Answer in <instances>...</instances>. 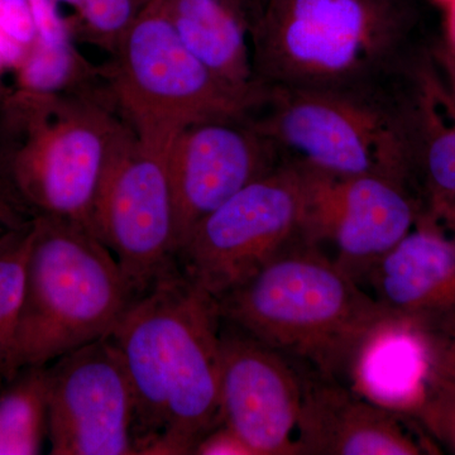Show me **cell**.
<instances>
[{"label":"cell","mask_w":455,"mask_h":455,"mask_svg":"<svg viewBox=\"0 0 455 455\" xmlns=\"http://www.w3.org/2000/svg\"><path fill=\"white\" fill-rule=\"evenodd\" d=\"M169 152L132 131L107 171L92 232L116 257L133 299L176 266V218Z\"/></svg>","instance_id":"cell-9"},{"label":"cell","mask_w":455,"mask_h":455,"mask_svg":"<svg viewBox=\"0 0 455 455\" xmlns=\"http://www.w3.org/2000/svg\"><path fill=\"white\" fill-rule=\"evenodd\" d=\"M430 373L455 382V331L439 346L431 347Z\"/></svg>","instance_id":"cell-28"},{"label":"cell","mask_w":455,"mask_h":455,"mask_svg":"<svg viewBox=\"0 0 455 455\" xmlns=\"http://www.w3.org/2000/svg\"><path fill=\"white\" fill-rule=\"evenodd\" d=\"M3 68L2 60H0V68Z\"/></svg>","instance_id":"cell-32"},{"label":"cell","mask_w":455,"mask_h":455,"mask_svg":"<svg viewBox=\"0 0 455 455\" xmlns=\"http://www.w3.org/2000/svg\"><path fill=\"white\" fill-rule=\"evenodd\" d=\"M416 85L397 97L411 160L412 181L420 182L430 208L455 202V109L447 90L425 68Z\"/></svg>","instance_id":"cell-18"},{"label":"cell","mask_w":455,"mask_h":455,"mask_svg":"<svg viewBox=\"0 0 455 455\" xmlns=\"http://www.w3.org/2000/svg\"><path fill=\"white\" fill-rule=\"evenodd\" d=\"M33 227L35 220L20 229L0 235V385L16 376L14 346Z\"/></svg>","instance_id":"cell-20"},{"label":"cell","mask_w":455,"mask_h":455,"mask_svg":"<svg viewBox=\"0 0 455 455\" xmlns=\"http://www.w3.org/2000/svg\"><path fill=\"white\" fill-rule=\"evenodd\" d=\"M176 256L197 224L283 163L251 116L206 119L184 128L169 148Z\"/></svg>","instance_id":"cell-12"},{"label":"cell","mask_w":455,"mask_h":455,"mask_svg":"<svg viewBox=\"0 0 455 455\" xmlns=\"http://www.w3.org/2000/svg\"><path fill=\"white\" fill-rule=\"evenodd\" d=\"M302 385L289 359L235 326L221 324V420L251 454L300 455L293 433Z\"/></svg>","instance_id":"cell-13"},{"label":"cell","mask_w":455,"mask_h":455,"mask_svg":"<svg viewBox=\"0 0 455 455\" xmlns=\"http://www.w3.org/2000/svg\"><path fill=\"white\" fill-rule=\"evenodd\" d=\"M434 60L447 83V92L455 109V47L449 42H443L433 51Z\"/></svg>","instance_id":"cell-29"},{"label":"cell","mask_w":455,"mask_h":455,"mask_svg":"<svg viewBox=\"0 0 455 455\" xmlns=\"http://www.w3.org/2000/svg\"><path fill=\"white\" fill-rule=\"evenodd\" d=\"M110 95L137 139L169 152L184 128L251 116L259 104L220 82L180 40L164 0H154L114 50Z\"/></svg>","instance_id":"cell-7"},{"label":"cell","mask_w":455,"mask_h":455,"mask_svg":"<svg viewBox=\"0 0 455 455\" xmlns=\"http://www.w3.org/2000/svg\"><path fill=\"white\" fill-rule=\"evenodd\" d=\"M305 212L304 170L283 160L200 221L176 265L217 300L300 239Z\"/></svg>","instance_id":"cell-8"},{"label":"cell","mask_w":455,"mask_h":455,"mask_svg":"<svg viewBox=\"0 0 455 455\" xmlns=\"http://www.w3.org/2000/svg\"><path fill=\"white\" fill-rule=\"evenodd\" d=\"M298 433L300 455H418L423 448L397 412L377 405L339 381L304 379Z\"/></svg>","instance_id":"cell-14"},{"label":"cell","mask_w":455,"mask_h":455,"mask_svg":"<svg viewBox=\"0 0 455 455\" xmlns=\"http://www.w3.org/2000/svg\"><path fill=\"white\" fill-rule=\"evenodd\" d=\"M429 212L435 215L436 220L443 221L455 241V202L439 204L430 208Z\"/></svg>","instance_id":"cell-30"},{"label":"cell","mask_w":455,"mask_h":455,"mask_svg":"<svg viewBox=\"0 0 455 455\" xmlns=\"http://www.w3.org/2000/svg\"><path fill=\"white\" fill-rule=\"evenodd\" d=\"M416 416L440 444L455 454V382L430 373Z\"/></svg>","instance_id":"cell-23"},{"label":"cell","mask_w":455,"mask_h":455,"mask_svg":"<svg viewBox=\"0 0 455 455\" xmlns=\"http://www.w3.org/2000/svg\"><path fill=\"white\" fill-rule=\"evenodd\" d=\"M449 44L451 46L455 47V0H454V8H453V16H451V38H449Z\"/></svg>","instance_id":"cell-31"},{"label":"cell","mask_w":455,"mask_h":455,"mask_svg":"<svg viewBox=\"0 0 455 455\" xmlns=\"http://www.w3.org/2000/svg\"><path fill=\"white\" fill-rule=\"evenodd\" d=\"M133 300L116 257L92 230L36 217L14 346L16 374L108 337Z\"/></svg>","instance_id":"cell-4"},{"label":"cell","mask_w":455,"mask_h":455,"mask_svg":"<svg viewBox=\"0 0 455 455\" xmlns=\"http://www.w3.org/2000/svg\"><path fill=\"white\" fill-rule=\"evenodd\" d=\"M188 50L220 82L259 104L266 88L254 71L250 0H164Z\"/></svg>","instance_id":"cell-16"},{"label":"cell","mask_w":455,"mask_h":455,"mask_svg":"<svg viewBox=\"0 0 455 455\" xmlns=\"http://www.w3.org/2000/svg\"><path fill=\"white\" fill-rule=\"evenodd\" d=\"M217 304L221 322L335 381L350 373L368 335L391 317L302 236Z\"/></svg>","instance_id":"cell-3"},{"label":"cell","mask_w":455,"mask_h":455,"mask_svg":"<svg viewBox=\"0 0 455 455\" xmlns=\"http://www.w3.org/2000/svg\"><path fill=\"white\" fill-rule=\"evenodd\" d=\"M37 40L28 0H0V60L18 68Z\"/></svg>","instance_id":"cell-24"},{"label":"cell","mask_w":455,"mask_h":455,"mask_svg":"<svg viewBox=\"0 0 455 455\" xmlns=\"http://www.w3.org/2000/svg\"><path fill=\"white\" fill-rule=\"evenodd\" d=\"M35 220L14 181L8 149L0 151V235L27 227Z\"/></svg>","instance_id":"cell-25"},{"label":"cell","mask_w":455,"mask_h":455,"mask_svg":"<svg viewBox=\"0 0 455 455\" xmlns=\"http://www.w3.org/2000/svg\"><path fill=\"white\" fill-rule=\"evenodd\" d=\"M37 40L57 42L71 38L70 26L61 17L53 0H28Z\"/></svg>","instance_id":"cell-26"},{"label":"cell","mask_w":455,"mask_h":455,"mask_svg":"<svg viewBox=\"0 0 455 455\" xmlns=\"http://www.w3.org/2000/svg\"><path fill=\"white\" fill-rule=\"evenodd\" d=\"M73 12L75 29L92 44L114 52L134 20L154 0H53Z\"/></svg>","instance_id":"cell-22"},{"label":"cell","mask_w":455,"mask_h":455,"mask_svg":"<svg viewBox=\"0 0 455 455\" xmlns=\"http://www.w3.org/2000/svg\"><path fill=\"white\" fill-rule=\"evenodd\" d=\"M376 300L388 315L427 331L455 313V241L430 212L370 271Z\"/></svg>","instance_id":"cell-15"},{"label":"cell","mask_w":455,"mask_h":455,"mask_svg":"<svg viewBox=\"0 0 455 455\" xmlns=\"http://www.w3.org/2000/svg\"><path fill=\"white\" fill-rule=\"evenodd\" d=\"M301 167L307 187L302 238L333 244L335 262L355 280L370 274L423 214L409 182L379 173L334 176Z\"/></svg>","instance_id":"cell-11"},{"label":"cell","mask_w":455,"mask_h":455,"mask_svg":"<svg viewBox=\"0 0 455 455\" xmlns=\"http://www.w3.org/2000/svg\"><path fill=\"white\" fill-rule=\"evenodd\" d=\"M217 300L178 266L134 299L108 337L130 377L139 454H194L223 424Z\"/></svg>","instance_id":"cell-1"},{"label":"cell","mask_w":455,"mask_h":455,"mask_svg":"<svg viewBox=\"0 0 455 455\" xmlns=\"http://www.w3.org/2000/svg\"><path fill=\"white\" fill-rule=\"evenodd\" d=\"M430 370L427 331L390 317L368 335L349 374L362 396L392 411L411 414L424 396Z\"/></svg>","instance_id":"cell-17"},{"label":"cell","mask_w":455,"mask_h":455,"mask_svg":"<svg viewBox=\"0 0 455 455\" xmlns=\"http://www.w3.org/2000/svg\"><path fill=\"white\" fill-rule=\"evenodd\" d=\"M203 455L217 454H251L250 449L245 447L235 434L232 433L226 425L221 424L220 427L212 430L209 435L202 440L197 445L196 453Z\"/></svg>","instance_id":"cell-27"},{"label":"cell","mask_w":455,"mask_h":455,"mask_svg":"<svg viewBox=\"0 0 455 455\" xmlns=\"http://www.w3.org/2000/svg\"><path fill=\"white\" fill-rule=\"evenodd\" d=\"M49 438L53 455L139 454L133 390L109 337L50 368Z\"/></svg>","instance_id":"cell-10"},{"label":"cell","mask_w":455,"mask_h":455,"mask_svg":"<svg viewBox=\"0 0 455 455\" xmlns=\"http://www.w3.org/2000/svg\"><path fill=\"white\" fill-rule=\"evenodd\" d=\"M256 112L251 119L283 160L329 175L379 173L414 185L405 127L391 92L266 88Z\"/></svg>","instance_id":"cell-6"},{"label":"cell","mask_w":455,"mask_h":455,"mask_svg":"<svg viewBox=\"0 0 455 455\" xmlns=\"http://www.w3.org/2000/svg\"><path fill=\"white\" fill-rule=\"evenodd\" d=\"M17 70L20 92L36 95L77 92L75 89L92 75V68L75 49L71 38L36 40Z\"/></svg>","instance_id":"cell-21"},{"label":"cell","mask_w":455,"mask_h":455,"mask_svg":"<svg viewBox=\"0 0 455 455\" xmlns=\"http://www.w3.org/2000/svg\"><path fill=\"white\" fill-rule=\"evenodd\" d=\"M50 368L20 370L0 395V455L41 451L49 435Z\"/></svg>","instance_id":"cell-19"},{"label":"cell","mask_w":455,"mask_h":455,"mask_svg":"<svg viewBox=\"0 0 455 455\" xmlns=\"http://www.w3.org/2000/svg\"><path fill=\"white\" fill-rule=\"evenodd\" d=\"M20 94L14 109L22 136L8 152L20 196L36 217L61 218L92 232L107 171L132 128L83 92Z\"/></svg>","instance_id":"cell-5"},{"label":"cell","mask_w":455,"mask_h":455,"mask_svg":"<svg viewBox=\"0 0 455 455\" xmlns=\"http://www.w3.org/2000/svg\"><path fill=\"white\" fill-rule=\"evenodd\" d=\"M410 0H257L252 52L263 88L381 94L409 71Z\"/></svg>","instance_id":"cell-2"}]
</instances>
